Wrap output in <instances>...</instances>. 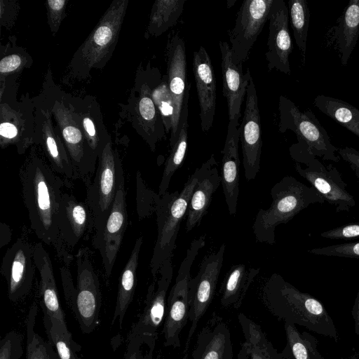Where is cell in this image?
I'll use <instances>...</instances> for the list:
<instances>
[{
  "label": "cell",
  "instance_id": "obj_24",
  "mask_svg": "<svg viewBox=\"0 0 359 359\" xmlns=\"http://www.w3.org/2000/svg\"><path fill=\"white\" fill-rule=\"evenodd\" d=\"M240 123L229 121L224 146L221 153V183L229 215L234 216L237 211L239 196V172L241 160L238 154Z\"/></svg>",
  "mask_w": 359,
  "mask_h": 359
},
{
  "label": "cell",
  "instance_id": "obj_53",
  "mask_svg": "<svg viewBox=\"0 0 359 359\" xmlns=\"http://www.w3.org/2000/svg\"><path fill=\"white\" fill-rule=\"evenodd\" d=\"M359 358V351L353 353L345 359H358Z\"/></svg>",
  "mask_w": 359,
  "mask_h": 359
},
{
  "label": "cell",
  "instance_id": "obj_19",
  "mask_svg": "<svg viewBox=\"0 0 359 359\" xmlns=\"http://www.w3.org/2000/svg\"><path fill=\"white\" fill-rule=\"evenodd\" d=\"M125 186L118 191L101 237L94 247L102 257L105 274H111L128 224Z\"/></svg>",
  "mask_w": 359,
  "mask_h": 359
},
{
  "label": "cell",
  "instance_id": "obj_27",
  "mask_svg": "<svg viewBox=\"0 0 359 359\" xmlns=\"http://www.w3.org/2000/svg\"><path fill=\"white\" fill-rule=\"evenodd\" d=\"M336 22L326 34L327 45L337 53L341 65L346 66L359 37V0H350Z\"/></svg>",
  "mask_w": 359,
  "mask_h": 359
},
{
  "label": "cell",
  "instance_id": "obj_38",
  "mask_svg": "<svg viewBox=\"0 0 359 359\" xmlns=\"http://www.w3.org/2000/svg\"><path fill=\"white\" fill-rule=\"evenodd\" d=\"M38 306H31L26 320L27 344L25 359H59L54 346L45 341L35 330Z\"/></svg>",
  "mask_w": 359,
  "mask_h": 359
},
{
  "label": "cell",
  "instance_id": "obj_11",
  "mask_svg": "<svg viewBox=\"0 0 359 359\" xmlns=\"http://www.w3.org/2000/svg\"><path fill=\"white\" fill-rule=\"evenodd\" d=\"M52 111L77 178L81 179L87 187L94 177L98 158L88 147L73 107H67L63 102L55 100Z\"/></svg>",
  "mask_w": 359,
  "mask_h": 359
},
{
  "label": "cell",
  "instance_id": "obj_30",
  "mask_svg": "<svg viewBox=\"0 0 359 359\" xmlns=\"http://www.w3.org/2000/svg\"><path fill=\"white\" fill-rule=\"evenodd\" d=\"M142 243V236L136 240L120 276L116 305L111 321L112 325L117 321L120 328L122 327L126 311L135 294L137 285V269Z\"/></svg>",
  "mask_w": 359,
  "mask_h": 359
},
{
  "label": "cell",
  "instance_id": "obj_48",
  "mask_svg": "<svg viewBox=\"0 0 359 359\" xmlns=\"http://www.w3.org/2000/svg\"><path fill=\"white\" fill-rule=\"evenodd\" d=\"M60 271L65 299L69 309H72L76 286L73 283V279L67 266L64 265L60 267Z\"/></svg>",
  "mask_w": 359,
  "mask_h": 359
},
{
  "label": "cell",
  "instance_id": "obj_17",
  "mask_svg": "<svg viewBox=\"0 0 359 359\" xmlns=\"http://www.w3.org/2000/svg\"><path fill=\"white\" fill-rule=\"evenodd\" d=\"M165 56L168 83L174 106L170 138V145L172 147L177 139L179 122L187 86L185 43L177 31L172 30L169 33Z\"/></svg>",
  "mask_w": 359,
  "mask_h": 359
},
{
  "label": "cell",
  "instance_id": "obj_31",
  "mask_svg": "<svg viewBox=\"0 0 359 359\" xmlns=\"http://www.w3.org/2000/svg\"><path fill=\"white\" fill-rule=\"evenodd\" d=\"M43 113L44 120L40 142L43 144L51 168L67 180L78 179L64 142L53 130L49 112Z\"/></svg>",
  "mask_w": 359,
  "mask_h": 359
},
{
  "label": "cell",
  "instance_id": "obj_15",
  "mask_svg": "<svg viewBox=\"0 0 359 359\" xmlns=\"http://www.w3.org/2000/svg\"><path fill=\"white\" fill-rule=\"evenodd\" d=\"M35 268L34 246L23 238H18L4 254L1 265V273L6 281L11 302H18L29 294Z\"/></svg>",
  "mask_w": 359,
  "mask_h": 359
},
{
  "label": "cell",
  "instance_id": "obj_10",
  "mask_svg": "<svg viewBox=\"0 0 359 359\" xmlns=\"http://www.w3.org/2000/svg\"><path fill=\"white\" fill-rule=\"evenodd\" d=\"M225 245L215 252L206 255L202 259L199 270L189 283V321L191 325L183 351L187 359L191 339L198 324L207 311L215 295L219 273L222 268Z\"/></svg>",
  "mask_w": 359,
  "mask_h": 359
},
{
  "label": "cell",
  "instance_id": "obj_13",
  "mask_svg": "<svg viewBox=\"0 0 359 359\" xmlns=\"http://www.w3.org/2000/svg\"><path fill=\"white\" fill-rule=\"evenodd\" d=\"M172 275V259H168L163 262L156 278L149 285L143 311L128 332L127 341L143 335L158 337V329L164 321L166 296Z\"/></svg>",
  "mask_w": 359,
  "mask_h": 359
},
{
  "label": "cell",
  "instance_id": "obj_55",
  "mask_svg": "<svg viewBox=\"0 0 359 359\" xmlns=\"http://www.w3.org/2000/svg\"><path fill=\"white\" fill-rule=\"evenodd\" d=\"M235 2H236V0H233V1H231V0H229V1H227V7H228V8H230L231 6H233V4H234Z\"/></svg>",
  "mask_w": 359,
  "mask_h": 359
},
{
  "label": "cell",
  "instance_id": "obj_2",
  "mask_svg": "<svg viewBox=\"0 0 359 359\" xmlns=\"http://www.w3.org/2000/svg\"><path fill=\"white\" fill-rule=\"evenodd\" d=\"M261 299L270 313L283 321L339 340L338 330L323 303L274 273L261 289Z\"/></svg>",
  "mask_w": 359,
  "mask_h": 359
},
{
  "label": "cell",
  "instance_id": "obj_20",
  "mask_svg": "<svg viewBox=\"0 0 359 359\" xmlns=\"http://www.w3.org/2000/svg\"><path fill=\"white\" fill-rule=\"evenodd\" d=\"M192 69L200 109L201 128L208 132L212 127L216 109L217 86L211 59L203 46L194 53Z\"/></svg>",
  "mask_w": 359,
  "mask_h": 359
},
{
  "label": "cell",
  "instance_id": "obj_32",
  "mask_svg": "<svg viewBox=\"0 0 359 359\" xmlns=\"http://www.w3.org/2000/svg\"><path fill=\"white\" fill-rule=\"evenodd\" d=\"M191 83H188L185 91L183 107L179 122L177 139L165 161L162 178L158 187V195L163 196L169 187L174 173L183 163L188 146V114L189 97Z\"/></svg>",
  "mask_w": 359,
  "mask_h": 359
},
{
  "label": "cell",
  "instance_id": "obj_46",
  "mask_svg": "<svg viewBox=\"0 0 359 359\" xmlns=\"http://www.w3.org/2000/svg\"><path fill=\"white\" fill-rule=\"evenodd\" d=\"M67 1L49 0L46 2L48 19L51 32L55 34L62 22Z\"/></svg>",
  "mask_w": 359,
  "mask_h": 359
},
{
  "label": "cell",
  "instance_id": "obj_4",
  "mask_svg": "<svg viewBox=\"0 0 359 359\" xmlns=\"http://www.w3.org/2000/svg\"><path fill=\"white\" fill-rule=\"evenodd\" d=\"M271 196V205L266 210H259L252 224L256 241L271 245L275 243V229L279 224L289 222L312 204L325 203L313 187L289 175L273 186Z\"/></svg>",
  "mask_w": 359,
  "mask_h": 359
},
{
  "label": "cell",
  "instance_id": "obj_39",
  "mask_svg": "<svg viewBox=\"0 0 359 359\" xmlns=\"http://www.w3.org/2000/svg\"><path fill=\"white\" fill-rule=\"evenodd\" d=\"M287 8L295 43L304 61L310 22L309 8L306 0H290Z\"/></svg>",
  "mask_w": 359,
  "mask_h": 359
},
{
  "label": "cell",
  "instance_id": "obj_18",
  "mask_svg": "<svg viewBox=\"0 0 359 359\" xmlns=\"http://www.w3.org/2000/svg\"><path fill=\"white\" fill-rule=\"evenodd\" d=\"M268 50L265 53L269 72L276 69L290 74V55L293 50L289 31V11L283 0H274L268 15Z\"/></svg>",
  "mask_w": 359,
  "mask_h": 359
},
{
  "label": "cell",
  "instance_id": "obj_43",
  "mask_svg": "<svg viewBox=\"0 0 359 359\" xmlns=\"http://www.w3.org/2000/svg\"><path fill=\"white\" fill-rule=\"evenodd\" d=\"M158 194L148 188L141 177V174L137 173V210L140 219L149 217L156 212Z\"/></svg>",
  "mask_w": 359,
  "mask_h": 359
},
{
  "label": "cell",
  "instance_id": "obj_5",
  "mask_svg": "<svg viewBox=\"0 0 359 359\" xmlns=\"http://www.w3.org/2000/svg\"><path fill=\"white\" fill-rule=\"evenodd\" d=\"M199 175L200 168H198L190 175L180 192L167 191L158 201L155 212L158 233L150 262L154 279L156 278L163 262L172 259L180 224L187 215L189 201Z\"/></svg>",
  "mask_w": 359,
  "mask_h": 359
},
{
  "label": "cell",
  "instance_id": "obj_28",
  "mask_svg": "<svg viewBox=\"0 0 359 359\" xmlns=\"http://www.w3.org/2000/svg\"><path fill=\"white\" fill-rule=\"evenodd\" d=\"M34 260L40 275L42 311L67 325L65 313L60 306L58 292L49 254L42 243L34 245Z\"/></svg>",
  "mask_w": 359,
  "mask_h": 359
},
{
  "label": "cell",
  "instance_id": "obj_1",
  "mask_svg": "<svg viewBox=\"0 0 359 359\" xmlns=\"http://www.w3.org/2000/svg\"><path fill=\"white\" fill-rule=\"evenodd\" d=\"M20 178L31 229L39 239L54 248L58 259L68 266L74 257L62 239L57 226L63 194L62 178L38 157L24 165Z\"/></svg>",
  "mask_w": 359,
  "mask_h": 359
},
{
  "label": "cell",
  "instance_id": "obj_36",
  "mask_svg": "<svg viewBox=\"0 0 359 359\" xmlns=\"http://www.w3.org/2000/svg\"><path fill=\"white\" fill-rule=\"evenodd\" d=\"M185 0H157L152 6L146 36H158L175 26L183 13Z\"/></svg>",
  "mask_w": 359,
  "mask_h": 359
},
{
  "label": "cell",
  "instance_id": "obj_29",
  "mask_svg": "<svg viewBox=\"0 0 359 359\" xmlns=\"http://www.w3.org/2000/svg\"><path fill=\"white\" fill-rule=\"evenodd\" d=\"M259 269H246L243 264H233L226 272L219 290L220 304L224 308L238 309Z\"/></svg>",
  "mask_w": 359,
  "mask_h": 359
},
{
  "label": "cell",
  "instance_id": "obj_14",
  "mask_svg": "<svg viewBox=\"0 0 359 359\" xmlns=\"http://www.w3.org/2000/svg\"><path fill=\"white\" fill-rule=\"evenodd\" d=\"M245 96L244 114L238 129L245 177L250 181L256 178L260 170L262 148L261 118L256 87L252 76Z\"/></svg>",
  "mask_w": 359,
  "mask_h": 359
},
{
  "label": "cell",
  "instance_id": "obj_6",
  "mask_svg": "<svg viewBox=\"0 0 359 359\" xmlns=\"http://www.w3.org/2000/svg\"><path fill=\"white\" fill-rule=\"evenodd\" d=\"M122 186H125L123 168L110 139L98 157L94 177L86 187L85 202L94 218L93 247L101 237L116 194Z\"/></svg>",
  "mask_w": 359,
  "mask_h": 359
},
{
  "label": "cell",
  "instance_id": "obj_42",
  "mask_svg": "<svg viewBox=\"0 0 359 359\" xmlns=\"http://www.w3.org/2000/svg\"><path fill=\"white\" fill-rule=\"evenodd\" d=\"M157 337L138 336L127 341L123 359H156L154 350Z\"/></svg>",
  "mask_w": 359,
  "mask_h": 359
},
{
  "label": "cell",
  "instance_id": "obj_50",
  "mask_svg": "<svg viewBox=\"0 0 359 359\" xmlns=\"http://www.w3.org/2000/svg\"><path fill=\"white\" fill-rule=\"evenodd\" d=\"M337 153L349 165L359 168V151L353 147H346L338 149Z\"/></svg>",
  "mask_w": 359,
  "mask_h": 359
},
{
  "label": "cell",
  "instance_id": "obj_3",
  "mask_svg": "<svg viewBox=\"0 0 359 359\" xmlns=\"http://www.w3.org/2000/svg\"><path fill=\"white\" fill-rule=\"evenodd\" d=\"M278 114V130L282 133L291 130L297 136V142L289 148L290 155L296 163L306 165L316 156L324 161H339L338 148L332 144L327 131L311 109L301 111L292 100L280 95Z\"/></svg>",
  "mask_w": 359,
  "mask_h": 359
},
{
  "label": "cell",
  "instance_id": "obj_41",
  "mask_svg": "<svg viewBox=\"0 0 359 359\" xmlns=\"http://www.w3.org/2000/svg\"><path fill=\"white\" fill-rule=\"evenodd\" d=\"M152 98L162 117L165 132L168 133L172 129L174 106L166 75L163 76L161 81L154 88Z\"/></svg>",
  "mask_w": 359,
  "mask_h": 359
},
{
  "label": "cell",
  "instance_id": "obj_8",
  "mask_svg": "<svg viewBox=\"0 0 359 359\" xmlns=\"http://www.w3.org/2000/svg\"><path fill=\"white\" fill-rule=\"evenodd\" d=\"M205 245V235L192 241L167 297L162 330L165 346L177 348L181 346L180 334L189 320V283L191 268L199 250Z\"/></svg>",
  "mask_w": 359,
  "mask_h": 359
},
{
  "label": "cell",
  "instance_id": "obj_16",
  "mask_svg": "<svg viewBox=\"0 0 359 359\" xmlns=\"http://www.w3.org/2000/svg\"><path fill=\"white\" fill-rule=\"evenodd\" d=\"M302 168L295 164L297 173L304 178L322 196L335 208L337 212H348L355 205L354 197L346 190L347 184L336 167L325 165L318 158H312Z\"/></svg>",
  "mask_w": 359,
  "mask_h": 359
},
{
  "label": "cell",
  "instance_id": "obj_37",
  "mask_svg": "<svg viewBox=\"0 0 359 359\" xmlns=\"http://www.w3.org/2000/svg\"><path fill=\"white\" fill-rule=\"evenodd\" d=\"M43 313L46 333L59 359H79L77 353L81 350V346L73 339L67 325L52 318L44 311Z\"/></svg>",
  "mask_w": 359,
  "mask_h": 359
},
{
  "label": "cell",
  "instance_id": "obj_33",
  "mask_svg": "<svg viewBox=\"0 0 359 359\" xmlns=\"http://www.w3.org/2000/svg\"><path fill=\"white\" fill-rule=\"evenodd\" d=\"M250 359H285L266 337L259 325L241 313L238 316Z\"/></svg>",
  "mask_w": 359,
  "mask_h": 359
},
{
  "label": "cell",
  "instance_id": "obj_9",
  "mask_svg": "<svg viewBox=\"0 0 359 359\" xmlns=\"http://www.w3.org/2000/svg\"><path fill=\"white\" fill-rule=\"evenodd\" d=\"M76 285L72 310L84 334L93 332L99 323L102 294L98 276L89 249H79L76 256Z\"/></svg>",
  "mask_w": 359,
  "mask_h": 359
},
{
  "label": "cell",
  "instance_id": "obj_51",
  "mask_svg": "<svg viewBox=\"0 0 359 359\" xmlns=\"http://www.w3.org/2000/svg\"><path fill=\"white\" fill-rule=\"evenodd\" d=\"M351 315L354 322L355 333L359 335V290L352 308Z\"/></svg>",
  "mask_w": 359,
  "mask_h": 359
},
{
  "label": "cell",
  "instance_id": "obj_34",
  "mask_svg": "<svg viewBox=\"0 0 359 359\" xmlns=\"http://www.w3.org/2000/svg\"><path fill=\"white\" fill-rule=\"evenodd\" d=\"M286 345L281 353L285 359H325L318 349V341L311 333L300 332L296 325L284 323Z\"/></svg>",
  "mask_w": 359,
  "mask_h": 359
},
{
  "label": "cell",
  "instance_id": "obj_35",
  "mask_svg": "<svg viewBox=\"0 0 359 359\" xmlns=\"http://www.w3.org/2000/svg\"><path fill=\"white\" fill-rule=\"evenodd\" d=\"M314 106L324 114L359 137V109L344 100L318 95Z\"/></svg>",
  "mask_w": 359,
  "mask_h": 359
},
{
  "label": "cell",
  "instance_id": "obj_25",
  "mask_svg": "<svg viewBox=\"0 0 359 359\" xmlns=\"http://www.w3.org/2000/svg\"><path fill=\"white\" fill-rule=\"evenodd\" d=\"M217 161L212 154L200 167V175L191 194L187 212L186 231L200 225L211 203L213 194L221 184Z\"/></svg>",
  "mask_w": 359,
  "mask_h": 359
},
{
  "label": "cell",
  "instance_id": "obj_12",
  "mask_svg": "<svg viewBox=\"0 0 359 359\" xmlns=\"http://www.w3.org/2000/svg\"><path fill=\"white\" fill-rule=\"evenodd\" d=\"M274 0H245L236 13L235 25L228 31L232 59L235 64L245 62L250 50L268 20Z\"/></svg>",
  "mask_w": 359,
  "mask_h": 359
},
{
  "label": "cell",
  "instance_id": "obj_45",
  "mask_svg": "<svg viewBox=\"0 0 359 359\" xmlns=\"http://www.w3.org/2000/svg\"><path fill=\"white\" fill-rule=\"evenodd\" d=\"M308 252L316 255L359 258V241L313 248Z\"/></svg>",
  "mask_w": 359,
  "mask_h": 359
},
{
  "label": "cell",
  "instance_id": "obj_49",
  "mask_svg": "<svg viewBox=\"0 0 359 359\" xmlns=\"http://www.w3.org/2000/svg\"><path fill=\"white\" fill-rule=\"evenodd\" d=\"M22 65V57L17 54H12L3 57L0 61V72L1 74L13 72Z\"/></svg>",
  "mask_w": 359,
  "mask_h": 359
},
{
  "label": "cell",
  "instance_id": "obj_22",
  "mask_svg": "<svg viewBox=\"0 0 359 359\" xmlns=\"http://www.w3.org/2000/svg\"><path fill=\"white\" fill-rule=\"evenodd\" d=\"M219 46L222 55V93L226 100L229 121L238 122L241 118V105L251 76L250 70L247 68L243 72V64L233 62L228 43L220 41Z\"/></svg>",
  "mask_w": 359,
  "mask_h": 359
},
{
  "label": "cell",
  "instance_id": "obj_54",
  "mask_svg": "<svg viewBox=\"0 0 359 359\" xmlns=\"http://www.w3.org/2000/svg\"><path fill=\"white\" fill-rule=\"evenodd\" d=\"M350 167L352 169V170L354 172L358 180H359V168L354 165H350Z\"/></svg>",
  "mask_w": 359,
  "mask_h": 359
},
{
  "label": "cell",
  "instance_id": "obj_52",
  "mask_svg": "<svg viewBox=\"0 0 359 359\" xmlns=\"http://www.w3.org/2000/svg\"><path fill=\"white\" fill-rule=\"evenodd\" d=\"M236 359H250V355L243 343L241 345V349Z\"/></svg>",
  "mask_w": 359,
  "mask_h": 359
},
{
  "label": "cell",
  "instance_id": "obj_23",
  "mask_svg": "<svg viewBox=\"0 0 359 359\" xmlns=\"http://www.w3.org/2000/svg\"><path fill=\"white\" fill-rule=\"evenodd\" d=\"M233 353L229 326L214 312L197 335L191 359H233Z\"/></svg>",
  "mask_w": 359,
  "mask_h": 359
},
{
  "label": "cell",
  "instance_id": "obj_26",
  "mask_svg": "<svg viewBox=\"0 0 359 359\" xmlns=\"http://www.w3.org/2000/svg\"><path fill=\"white\" fill-rule=\"evenodd\" d=\"M161 79L157 69H151L149 76L141 87L137 102L141 135L153 151H155L156 143L165 138L166 135L162 117L152 98V90Z\"/></svg>",
  "mask_w": 359,
  "mask_h": 359
},
{
  "label": "cell",
  "instance_id": "obj_7",
  "mask_svg": "<svg viewBox=\"0 0 359 359\" xmlns=\"http://www.w3.org/2000/svg\"><path fill=\"white\" fill-rule=\"evenodd\" d=\"M128 3V0L114 1L76 52L70 64L76 75L84 76L108 60L117 42Z\"/></svg>",
  "mask_w": 359,
  "mask_h": 359
},
{
  "label": "cell",
  "instance_id": "obj_21",
  "mask_svg": "<svg viewBox=\"0 0 359 359\" xmlns=\"http://www.w3.org/2000/svg\"><path fill=\"white\" fill-rule=\"evenodd\" d=\"M57 226L62 239L69 248H74L89 232L94 230V218L86 202L74 194L64 192L57 215Z\"/></svg>",
  "mask_w": 359,
  "mask_h": 359
},
{
  "label": "cell",
  "instance_id": "obj_44",
  "mask_svg": "<svg viewBox=\"0 0 359 359\" xmlns=\"http://www.w3.org/2000/svg\"><path fill=\"white\" fill-rule=\"evenodd\" d=\"M22 336L15 330L6 333L0 340V359H21Z\"/></svg>",
  "mask_w": 359,
  "mask_h": 359
},
{
  "label": "cell",
  "instance_id": "obj_47",
  "mask_svg": "<svg viewBox=\"0 0 359 359\" xmlns=\"http://www.w3.org/2000/svg\"><path fill=\"white\" fill-rule=\"evenodd\" d=\"M320 236L328 239L348 240L359 238V223L338 226L320 233Z\"/></svg>",
  "mask_w": 359,
  "mask_h": 359
},
{
  "label": "cell",
  "instance_id": "obj_40",
  "mask_svg": "<svg viewBox=\"0 0 359 359\" xmlns=\"http://www.w3.org/2000/svg\"><path fill=\"white\" fill-rule=\"evenodd\" d=\"M74 112L83 130L89 148L98 158L105 145L111 139L110 137L107 132H104L105 130L104 128L99 127V124L102 123H97V118H95V116L92 114L90 110H88V112H85V111L83 112L74 111Z\"/></svg>",
  "mask_w": 359,
  "mask_h": 359
}]
</instances>
